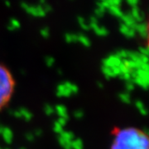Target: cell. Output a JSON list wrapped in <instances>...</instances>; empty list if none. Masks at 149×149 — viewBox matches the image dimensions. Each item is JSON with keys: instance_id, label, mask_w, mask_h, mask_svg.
Returning <instances> with one entry per match:
<instances>
[{"instance_id": "obj_2", "label": "cell", "mask_w": 149, "mask_h": 149, "mask_svg": "<svg viewBox=\"0 0 149 149\" xmlns=\"http://www.w3.org/2000/svg\"><path fill=\"white\" fill-rule=\"evenodd\" d=\"M15 90V79L5 65L0 63V110L10 102Z\"/></svg>"}, {"instance_id": "obj_1", "label": "cell", "mask_w": 149, "mask_h": 149, "mask_svg": "<svg viewBox=\"0 0 149 149\" xmlns=\"http://www.w3.org/2000/svg\"><path fill=\"white\" fill-rule=\"evenodd\" d=\"M110 149H149L148 134L134 127L114 128Z\"/></svg>"}]
</instances>
